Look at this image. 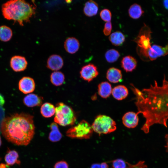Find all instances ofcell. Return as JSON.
<instances>
[{
	"label": "cell",
	"mask_w": 168,
	"mask_h": 168,
	"mask_svg": "<svg viewBox=\"0 0 168 168\" xmlns=\"http://www.w3.org/2000/svg\"><path fill=\"white\" fill-rule=\"evenodd\" d=\"M100 16L101 19L104 21H110L112 14L110 11L107 9L102 10L100 13Z\"/></svg>",
	"instance_id": "obj_30"
},
{
	"label": "cell",
	"mask_w": 168,
	"mask_h": 168,
	"mask_svg": "<svg viewBox=\"0 0 168 168\" xmlns=\"http://www.w3.org/2000/svg\"><path fill=\"white\" fill-rule=\"evenodd\" d=\"M93 131L91 126L83 120L68 130L66 135L72 138L88 139L92 135Z\"/></svg>",
	"instance_id": "obj_7"
},
{
	"label": "cell",
	"mask_w": 168,
	"mask_h": 168,
	"mask_svg": "<svg viewBox=\"0 0 168 168\" xmlns=\"http://www.w3.org/2000/svg\"><path fill=\"white\" fill-rule=\"evenodd\" d=\"M40 112L43 117L49 118L55 114V108L53 104L46 102L42 105L40 108Z\"/></svg>",
	"instance_id": "obj_25"
},
{
	"label": "cell",
	"mask_w": 168,
	"mask_h": 168,
	"mask_svg": "<svg viewBox=\"0 0 168 168\" xmlns=\"http://www.w3.org/2000/svg\"><path fill=\"white\" fill-rule=\"evenodd\" d=\"M20 91L24 94L33 92L35 88V83L31 77H25L20 80L18 83Z\"/></svg>",
	"instance_id": "obj_11"
},
{
	"label": "cell",
	"mask_w": 168,
	"mask_h": 168,
	"mask_svg": "<svg viewBox=\"0 0 168 168\" xmlns=\"http://www.w3.org/2000/svg\"><path fill=\"white\" fill-rule=\"evenodd\" d=\"M65 77L61 72L55 71L50 76V81L53 84L57 86L62 85L64 82Z\"/></svg>",
	"instance_id": "obj_27"
},
{
	"label": "cell",
	"mask_w": 168,
	"mask_h": 168,
	"mask_svg": "<svg viewBox=\"0 0 168 168\" xmlns=\"http://www.w3.org/2000/svg\"><path fill=\"white\" fill-rule=\"evenodd\" d=\"M68 163L64 161H61L57 162L54 166V168H68Z\"/></svg>",
	"instance_id": "obj_33"
},
{
	"label": "cell",
	"mask_w": 168,
	"mask_h": 168,
	"mask_svg": "<svg viewBox=\"0 0 168 168\" xmlns=\"http://www.w3.org/2000/svg\"><path fill=\"white\" fill-rule=\"evenodd\" d=\"M106 77L110 82L117 83L122 81V75L120 70L115 68L112 67L107 70Z\"/></svg>",
	"instance_id": "obj_17"
},
{
	"label": "cell",
	"mask_w": 168,
	"mask_h": 168,
	"mask_svg": "<svg viewBox=\"0 0 168 168\" xmlns=\"http://www.w3.org/2000/svg\"><path fill=\"white\" fill-rule=\"evenodd\" d=\"M98 5L94 1L91 0L87 1L85 3L83 8V12L86 16L91 17L96 15L98 10Z\"/></svg>",
	"instance_id": "obj_19"
},
{
	"label": "cell",
	"mask_w": 168,
	"mask_h": 168,
	"mask_svg": "<svg viewBox=\"0 0 168 168\" xmlns=\"http://www.w3.org/2000/svg\"><path fill=\"white\" fill-rule=\"evenodd\" d=\"M33 116L24 113H16L5 118L1 131L8 141L17 145L26 146L35 134Z\"/></svg>",
	"instance_id": "obj_2"
},
{
	"label": "cell",
	"mask_w": 168,
	"mask_h": 168,
	"mask_svg": "<svg viewBox=\"0 0 168 168\" xmlns=\"http://www.w3.org/2000/svg\"><path fill=\"white\" fill-rule=\"evenodd\" d=\"M36 7L24 0H10L4 3L1 10L3 17L21 26L29 22L35 13Z\"/></svg>",
	"instance_id": "obj_3"
},
{
	"label": "cell",
	"mask_w": 168,
	"mask_h": 168,
	"mask_svg": "<svg viewBox=\"0 0 168 168\" xmlns=\"http://www.w3.org/2000/svg\"><path fill=\"white\" fill-rule=\"evenodd\" d=\"M112 29V26L110 21L106 22L105 24L103 33L106 36L110 35Z\"/></svg>",
	"instance_id": "obj_32"
},
{
	"label": "cell",
	"mask_w": 168,
	"mask_h": 168,
	"mask_svg": "<svg viewBox=\"0 0 168 168\" xmlns=\"http://www.w3.org/2000/svg\"><path fill=\"white\" fill-rule=\"evenodd\" d=\"M131 88L136 96L135 104L138 114H142L146 119L141 128L145 133L149 132L150 127L155 124L167 127L168 119V81L164 76L161 86L155 81L153 85L142 91L131 84Z\"/></svg>",
	"instance_id": "obj_1"
},
{
	"label": "cell",
	"mask_w": 168,
	"mask_h": 168,
	"mask_svg": "<svg viewBox=\"0 0 168 168\" xmlns=\"http://www.w3.org/2000/svg\"><path fill=\"white\" fill-rule=\"evenodd\" d=\"M145 161H140L135 164H132L126 161L127 168H147V166L145 164Z\"/></svg>",
	"instance_id": "obj_31"
},
{
	"label": "cell",
	"mask_w": 168,
	"mask_h": 168,
	"mask_svg": "<svg viewBox=\"0 0 168 168\" xmlns=\"http://www.w3.org/2000/svg\"><path fill=\"white\" fill-rule=\"evenodd\" d=\"M1 143H2L1 139V137L0 136V146H1Z\"/></svg>",
	"instance_id": "obj_38"
},
{
	"label": "cell",
	"mask_w": 168,
	"mask_h": 168,
	"mask_svg": "<svg viewBox=\"0 0 168 168\" xmlns=\"http://www.w3.org/2000/svg\"><path fill=\"white\" fill-rule=\"evenodd\" d=\"M42 100V97L34 94H30L25 97L23 102L27 106L32 107L41 105Z\"/></svg>",
	"instance_id": "obj_16"
},
{
	"label": "cell",
	"mask_w": 168,
	"mask_h": 168,
	"mask_svg": "<svg viewBox=\"0 0 168 168\" xmlns=\"http://www.w3.org/2000/svg\"><path fill=\"white\" fill-rule=\"evenodd\" d=\"M165 138L166 142V145L165 146V147L166 148V152H168V134H167L165 135Z\"/></svg>",
	"instance_id": "obj_35"
},
{
	"label": "cell",
	"mask_w": 168,
	"mask_h": 168,
	"mask_svg": "<svg viewBox=\"0 0 168 168\" xmlns=\"http://www.w3.org/2000/svg\"><path fill=\"white\" fill-rule=\"evenodd\" d=\"M120 56L119 52L117 50L112 49L107 51L105 54V58L107 62L113 63L116 62Z\"/></svg>",
	"instance_id": "obj_28"
},
{
	"label": "cell",
	"mask_w": 168,
	"mask_h": 168,
	"mask_svg": "<svg viewBox=\"0 0 168 168\" xmlns=\"http://www.w3.org/2000/svg\"><path fill=\"white\" fill-rule=\"evenodd\" d=\"M163 4L165 8L168 10V0H164Z\"/></svg>",
	"instance_id": "obj_36"
},
{
	"label": "cell",
	"mask_w": 168,
	"mask_h": 168,
	"mask_svg": "<svg viewBox=\"0 0 168 168\" xmlns=\"http://www.w3.org/2000/svg\"><path fill=\"white\" fill-rule=\"evenodd\" d=\"M80 73L81 77L88 82L96 78L99 74L96 67L92 63H89L83 66Z\"/></svg>",
	"instance_id": "obj_8"
},
{
	"label": "cell",
	"mask_w": 168,
	"mask_h": 168,
	"mask_svg": "<svg viewBox=\"0 0 168 168\" xmlns=\"http://www.w3.org/2000/svg\"><path fill=\"white\" fill-rule=\"evenodd\" d=\"M110 162L112 163V168H127L126 161L122 159H117Z\"/></svg>",
	"instance_id": "obj_29"
},
{
	"label": "cell",
	"mask_w": 168,
	"mask_h": 168,
	"mask_svg": "<svg viewBox=\"0 0 168 168\" xmlns=\"http://www.w3.org/2000/svg\"><path fill=\"white\" fill-rule=\"evenodd\" d=\"M51 131L48 138L50 141L56 142L59 141L62 137V135L59 131L57 124L55 122L51 123L50 125Z\"/></svg>",
	"instance_id": "obj_21"
},
{
	"label": "cell",
	"mask_w": 168,
	"mask_h": 168,
	"mask_svg": "<svg viewBox=\"0 0 168 168\" xmlns=\"http://www.w3.org/2000/svg\"><path fill=\"white\" fill-rule=\"evenodd\" d=\"M128 12L129 16L133 19L139 18L144 13L141 6L136 3L130 6Z\"/></svg>",
	"instance_id": "obj_26"
},
{
	"label": "cell",
	"mask_w": 168,
	"mask_h": 168,
	"mask_svg": "<svg viewBox=\"0 0 168 168\" xmlns=\"http://www.w3.org/2000/svg\"><path fill=\"white\" fill-rule=\"evenodd\" d=\"M54 122L63 126L73 125L76 120L72 109L62 102L58 103L55 107Z\"/></svg>",
	"instance_id": "obj_4"
},
{
	"label": "cell",
	"mask_w": 168,
	"mask_h": 168,
	"mask_svg": "<svg viewBox=\"0 0 168 168\" xmlns=\"http://www.w3.org/2000/svg\"><path fill=\"white\" fill-rule=\"evenodd\" d=\"M151 33L149 27L145 25L134 40L138 45L137 53L141 59L144 60H148L147 51L151 46L150 41Z\"/></svg>",
	"instance_id": "obj_5"
},
{
	"label": "cell",
	"mask_w": 168,
	"mask_h": 168,
	"mask_svg": "<svg viewBox=\"0 0 168 168\" xmlns=\"http://www.w3.org/2000/svg\"><path fill=\"white\" fill-rule=\"evenodd\" d=\"M63 65V60L62 57L58 55H52L48 59L47 67L52 71H56L61 69Z\"/></svg>",
	"instance_id": "obj_13"
},
{
	"label": "cell",
	"mask_w": 168,
	"mask_h": 168,
	"mask_svg": "<svg viewBox=\"0 0 168 168\" xmlns=\"http://www.w3.org/2000/svg\"><path fill=\"white\" fill-rule=\"evenodd\" d=\"M0 168H6V166L4 164H1L0 165Z\"/></svg>",
	"instance_id": "obj_37"
},
{
	"label": "cell",
	"mask_w": 168,
	"mask_h": 168,
	"mask_svg": "<svg viewBox=\"0 0 168 168\" xmlns=\"http://www.w3.org/2000/svg\"><path fill=\"white\" fill-rule=\"evenodd\" d=\"M124 125L128 128H134L138 125L139 119L138 114L133 112H128L123 115L122 118Z\"/></svg>",
	"instance_id": "obj_12"
},
{
	"label": "cell",
	"mask_w": 168,
	"mask_h": 168,
	"mask_svg": "<svg viewBox=\"0 0 168 168\" xmlns=\"http://www.w3.org/2000/svg\"><path fill=\"white\" fill-rule=\"evenodd\" d=\"M128 91L124 86L119 85L114 87L112 90V94L113 97L118 100H122L128 96Z\"/></svg>",
	"instance_id": "obj_18"
},
{
	"label": "cell",
	"mask_w": 168,
	"mask_h": 168,
	"mask_svg": "<svg viewBox=\"0 0 168 168\" xmlns=\"http://www.w3.org/2000/svg\"><path fill=\"white\" fill-rule=\"evenodd\" d=\"M168 54V44L164 47L153 44L151 46L147 51L148 60H154L158 57L165 56Z\"/></svg>",
	"instance_id": "obj_9"
},
{
	"label": "cell",
	"mask_w": 168,
	"mask_h": 168,
	"mask_svg": "<svg viewBox=\"0 0 168 168\" xmlns=\"http://www.w3.org/2000/svg\"><path fill=\"white\" fill-rule=\"evenodd\" d=\"M18 154L16 151H8L5 157L7 166H12L16 164H20V161L18 160Z\"/></svg>",
	"instance_id": "obj_22"
},
{
	"label": "cell",
	"mask_w": 168,
	"mask_h": 168,
	"mask_svg": "<svg viewBox=\"0 0 168 168\" xmlns=\"http://www.w3.org/2000/svg\"><path fill=\"white\" fill-rule=\"evenodd\" d=\"M10 63L11 68L15 72H20L25 70L28 64L26 58L20 55L12 56L10 59Z\"/></svg>",
	"instance_id": "obj_10"
},
{
	"label": "cell",
	"mask_w": 168,
	"mask_h": 168,
	"mask_svg": "<svg viewBox=\"0 0 168 168\" xmlns=\"http://www.w3.org/2000/svg\"><path fill=\"white\" fill-rule=\"evenodd\" d=\"M137 63L136 59L130 55L124 57L121 61V67L126 72H131L134 70Z\"/></svg>",
	"instance_id": "obj_15"
},
{
	"label": "cell",
	"mask_w": 168,
	"mask_h": 168,
	"mask_svg": "<svg viewBox=\"0 0 168 168\" xmlns=\"http://www.w3.org/2000/svg\"><path fill=\"white\" fill-rule=\"evenodd\" d=\"M64 46L67 52L70 54H74L79 49L80 43L78 40L75 38L69 37L65 41Z\"/></svg>",
	"instance_id": "obj_14"
},
{
	"label": "cell",
	"mask_w": 168,
	"mask_h": 168,
	"mask_svg": "<svg viewBox=\"0 0 168 168\" xmlns=\"http://www.w3.org/2000/svg\"><path fill=\"white\" fill-rule=\"evenodd\" d=\"M109 40L113 45L119 46L122 45L124 42L125 37L121 32L116 31L110 34Z\"/></svg>",
	"instance_id": "obj_23"
},
{
	"label": "cell",
	"mask_w": 168,
	"mask_h": 168,
	"mask_svg": "<svg viewBox=\"0 0 168 168\" xmlns=\"http://www.w3.org/2000/svg\"><path fill=\"white\" fill-rule=\"evenodd\" d=\"M90 168H109V166L107 162H103L93 163L91 165Z\"/></svg>",
	"instance_id": "obj_34"
},
{
	"label": "cell",
	"mask_w": 168,
	"mask_h": 168,
	"mask_svg": "<svg viewBox=\"0 0 168 168\" xmlns=\"http://www.w3.org/2000/svg\"><path fill=\"white\" fill-rule=\"evenodd\" d=\"M112 88L111 84L107 82H102L98 86L99 95L103 98H107L112 93Z\"/></svg>",
	"instance_id": "obj_20"
},
{
	"label": "cell",
	"mask_w": 168,
	"mask_h": 168,
	"mask_svg": "<svg viewBox=\"0 0 168 168\" xmlns=\"http://www.w3.org/2000/svg\"><path fill=\"white\" fill-rule=\"evenodd\" d=\"M93 131L99 136L114 132L116 129L115 121L110 117L99 115L95 118L91 125Z\"/></svg>",
	"instance_id": "obj_6"
},
{
	"label": "cell",
	"mask_w": 168,
	"mask_h": 168,
	"mask_svg": "<svg viewBox=\"0 0 168 168\" xmlns=\"http://www.w3.org/2000/svg\"><path fill=\"white\" fill-rule=\"evenodd\" d=\"M13 35L12 29L6 25L0 26V40L7 42L10 40Z\"/></svg>",
	"instance_id": "obj_24"
}]
</instances>
